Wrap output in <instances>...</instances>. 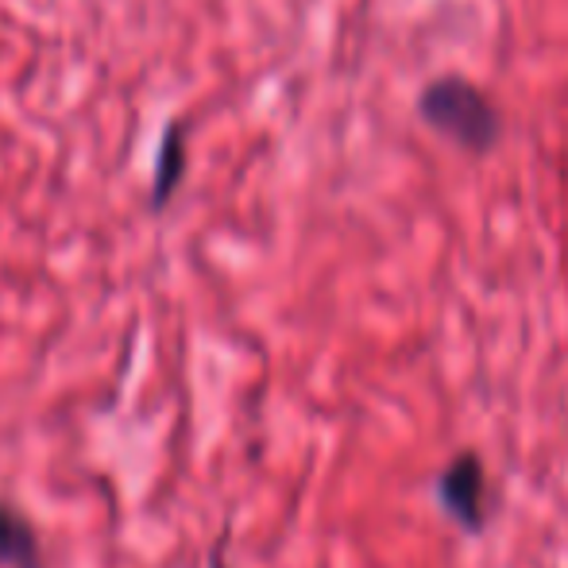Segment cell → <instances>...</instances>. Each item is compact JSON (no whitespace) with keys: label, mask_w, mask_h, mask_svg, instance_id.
Returning a JSON list of instances; mask_svg holds the SVG:
<instances>
[{"label":"cell","mask_w":568,"mask_h":568,"mask_svg":"<svg viewBox=\"0 0 568 568\" xmlns=\"http://www.w3.org/2000/svg\"><path fill=\"white\" fill-rule=\"evenodd\" d=\"M422 120L434 124L442 135L464 143L471 151H484L499 135V113H495L491 98L468 78H437L422 90L418 98Z\"/></svg>","instance_id":"1"},{"label":"cell","mask_w":568,"mask_h":568,"mask_svg":"<svg viewBox=\"0 0 568 568\" xmlns=\"http://www.w3.org/2000/svg\"><path fill=\"white\" fill-rule=\"evenodd\" d=\"M186 140H182V120H171L163 128V140L155 151V174H151V210H163L174 197V190L182 186L186 174Z\"/></svg>","instance_id":"4"},{"label":"cell","mask_w":568,"mask_h":568,"mask_svg":"<svg viewBox=\"0 0 568 568\" xmlns=\"http://www.w3.org/2000/svg\"><path fill=\"white\" fill-rule=\"evenodd\" d=\"M0 565L4 568H43V546L16 503L0 499Z\"/></svg>","instance_id":"3"},{"label":"cell","mask_w":568,"mask_h":568,"mask_svg":"<svg viewBox=\"0 0 568 568\" xmlns=\"http://www.w3.org/2000/svg\"><path fill=\"white\" fill-rule=\"evenodd\" d=\"M210 568H229V565H225V546H217V549L210 554Z\"/></svg>","instance_id":"5"},{"label":"cell","mask_w":568,"mask_h":568,"mask_svg":"<svg viewBox=\"0 0 568 568\" xmlns=\"http://www.w3.org/2000/svg\"><path fill=\"white\" fill-rule=\"evenodd\" d=\"M437 499L445 515L456 518L464 530H479L487 523V471L476 453H460L445 464L437 479Z\"/></svg>","instance_id":"2"}]
</instances>
